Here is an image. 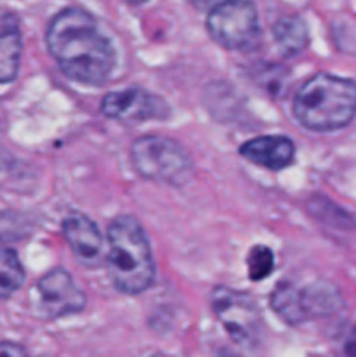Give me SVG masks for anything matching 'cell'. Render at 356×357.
Returning a JSON list of instances; mask_svg holds the SVG:
<instances>
[{
    "label": "cell",
    "instance_id": "1",
    "mask_svg": "<svg viewBox=\"0 0 356 357\" xmlns=\"http://www.w3.org/2000/svg\"><path fill=\"white\" fill-rule=\"evenodd\" d=\"M45 42L59 70L75 82L101 86L114 72V45L86 10H59L49 23Z\"/></svg>",
    "mask_w": 356,
    "mask_h": 357
},
{
    "label": "cell",
    "instance_id": "2",
    "mask_svg": "<svg viewBox=\"0 0 356 357\" xmlns=\"http://www.w3.org/2000/svg\"><path fill=\"white\" fill-rule=\"evenodd\" d=\"M293 115L314 132H332L356 117V82L332 73H316L300 86L293 98Z\"/></svg>",
    "mask_w": 356,
    "mask_h": 357
},
{
    "label": "cell",
    "instance_id": "3",
    "mask_svg": "<svg viewBox=\"0 0 356 357\" xmlns=\"http://www.w3.org/2000/svg\"><path fill=\"white\" fill-rule=\"evenodd\" d=\"M107 267L112 284L126 295H138L156 278L152 250L145 230L133 216H119L108 227Z\"/></svg>",
    "mask_w": 356,
    "mask_h": 357
},
{
    "label": "cell",
    "instance_id": "4",
    "mask_svg": "<svg viewBox=\"0 0 356 357\" xmlns=\"http://www.w3.org/2000/svg\"><path fill=\"white\" fill-rule=\"evenodd\" d=\"M131 160L138 174L157 183L181 187L192 174V160L184 146L166 136L149 135L131 146Z\"/></svg>",
    "mask_w": 356,
    "mask_h": 357
},
{
    "label": "cell",
    "instance_id": "5",
    "mask_svg": "<svg viewBox=\"0 0 356 357\" xmlns=\"http://www.w3.org/2000/svg\"><path fill=\"white\" fill-rule=\"evenodd\" d=\"M342 296L330 282H313L306 288H297L281 282L271 296L274 312L285 323L297 326L316 317L332 316L342 309Z\"/></svg>",
    "mask_w": 356,
    "mask_h": 357
},
{
    "label": "cell",
    "instance_id": "6",
    "mask_svg": "<svg viewBox=\"0 0 356 357\" xmlns=\"http://www.w3.org/2000/svg\"><path fill=\"white\" fill-rule=\"evenodd\" d=\"M209 37L229 51H248L260 40L257 7L251 0H229L208 10Z\"/></svg>",
    "mask_w": 356,
    "mask_h": 357
},
{
    "label": "cell",
    "instance_id": "7",
    "mask_svg": "<svg viewBox=\"0 0 356 357\" xmlns=\"http://www.w3.org/2000/svg\"><path fill=\"white\" fill-rule=\"evenodd\" d=\"M212 309L236 344L253 345L260 335V314L250 295L218 286L212 293Z\"/></svg>",
    "mask_w": 356,
    "mask_h": 357
},
{
    "label": "cell",
    "instance_id": "8",
    "mask_svg": "<svg viewBox=\"0 0 356 357\" xmlns=\"http://www.w3.org/2000/svg\"><path fill=\"white\" fill-rule=\"evenodd\" d=\"M35 293L37 310L45 319L72 316L86 307V295L63 268H54L38 279Z\"/></svg>",
    "mask_w": 356,
    "mask_h": 357
},
{
    "label": "cell",
    "instance_id": "9",
    "mask_svg": "<svg viewBox=\"0 0 356 357\" xmlns=\"http://www.w3.org/2000/svg\"><path fill=\"white\" fill-rule=\"evenodd\" d=\"M101 112L105 117L133 124L168 117L170 108L163 98L140 87H129L108 93L101 101Z\"/></svg>",
    "mask_w": 356,
    "mask_h": 357
},
{
    "label": "cell",
    "instance_id": "10",
    "mask_svg": "<svg viewBox=\"0 0 356 357\" xmlns=\"http://www.w3.org/2000/svg\"><path fill=\"white\" fill-rule=\"evenodd\" d=\"M63 234L72 253L84 267H98L103 260V237L98 227L84 215H73L63 222Z\"/></svg>",
    "mask_w": 356,
    "mask_h": 357
},
{
    "label": "cell",
    "instance_id": "11",
    "mask_svg": "<svg viewBox=\"0 0 356 357\" xmlns=\"http://www.w3.org/2000/svg\"><path fill=\"white\" fill-rule=\"evenodd\" d=\"M239 153L257 166L279 171L292 164L295 157V146L292 139L285 136H260L243 143Z\"/></svg>",
    "mask_w": 356,
    "mask_h": 357
},
{
    "label": "cell",
    "instance_id": "12",
    "mask_svg": "<svg viewBox=\"0 0 356 357\" xmlns=\"http://www.w3.org/2000/svg\"><path fill=\"white\" fill-rule=\"evenodd\" d=\"M274 40L285 56L300 54L309 45V30L300 16H285L274 23Z\"/></svg>",
    "mask_w": 356,
    "mask_h": 357
},
{
    "label": "cell",
    "instance_id": "13",
    "mask_svg": "<svg viewBox=\"0 0 356 357\" xmlns=\"http://www.w3.org/2000/svg\"><path fill=\"white\" fill-rule=\"evenodd\" d=\"M21 59V35L14 23L0 26V84L13 82Z\"/></svg>",
    "mask_w": 356,
    "mask_h": 357
},
{
    "label": "cell",
    "instance_id": "14",
    "mask_svg": "<svg viewBox=\"0 0 356 357\" xmlns=\"http://www.w3.org/2000/svg\"><path fill=\"white\" fill-rule=\"evenodd\" d=\"M24 268L14 251L0 248V298H9L23 286Z\"/></svg>",
    "mask_w": 356,
    "mask_h": 357
},
{
    "label": "cell",
    "instance_id": "15",
    "mask_svg": "<svg viewBox=\"0 0 356 357\" xmlns=\"http://www.w3.org/2000/svg\"><path fill=\"white\" fill-rule=\"evenodd\" d=\"M248 274L253 281H260L271 275L272 268H274V257L272 251L265 246H255L248 255Z\"/></svg>",
    "mask_w": 356,
    "mask_h": 357
},
{
    "label": "cell",
    "instance_id": "16",
    "mask_svg": "<svg viewBox=\"0 0 356 357\" xmlns=\"http://www.w3.org/2000/svg\"><path fill=\"white\" fill-rule=\"evenodd\" d=\"M342 356L356 357V326H353L342 340Z\"/></svg>",
    "mask_w": 356,
    "mask_h": 357
},
{
    "label": "cell",
    "instance_id": "17",
    "mask_svg": "<svg viewBox=\"0 0 356 357\" xmlns=\"http://www.w3.org/2000/svg\"><path fill=\"white\" fill-rule=\"evenodd\" d=\"M0 357H28L21 345L13 342H0Z\"/></svg>",
    "mask_w": 356,
    "mask_h": 357
},
{
    "label": "cell",
    "instance_id": "18",
    "mask_svg": "<svg viewBox=\"0 0 356 357\" xmlns=\"http://www.w3.org/2000/svg\"><path fill=\"white\" fill-rule=\"evenodd\" d=\"M187 2L192 3L194 7H198V9L212 10L213 7L220 6V3H223V2H229V0H187Z\"/></svg>",
    "mask_w": 356,
    "mask_h": 357
},
{
    "label": "cell",
    "instance_id": "19",
    "mask_svg": "<svg viewBox=\"0 0 356 357\" xmlns=\"http://www.w3.org/2000/svg\"><path fill=\"white\" fill-rule=\"evenodd\" d=\"M10 162H13V157L7 152V149H3V146L0 145V171L7 169V167L10 166Z\"/></svg>",
    "mask_w": 356,
    "mask_h": 357
},
{
    "label": "cell",
    "instance_id": "20",
    "mask_svg": "<svg viewBox=\"0 0 356 357\" xmlns=\"http://www.w3.org/2000/svg\"><path fill=\"white\" fill-rule=\"evenodd\" d=\"M124 2L133 3V6H140V3H145V2H149V0H124Z\"/></svg>",
    "mask_w": 356,
    "mask_h": 357
},
{
    "label": "cell",
    "instance_id": "21",
    "mask_svg": "<svg viewBox=\"0 0 356 357\" xmlns=\"http://www.w3.org/2000/svg\"><path fill=\"white\" fill-rule=\"evenodd\" d=\"M150 357H170V356H164V354H152Z\"/></svg>",
    "mask_w": 356,
    "mask_h": 357
}]
</instances>
